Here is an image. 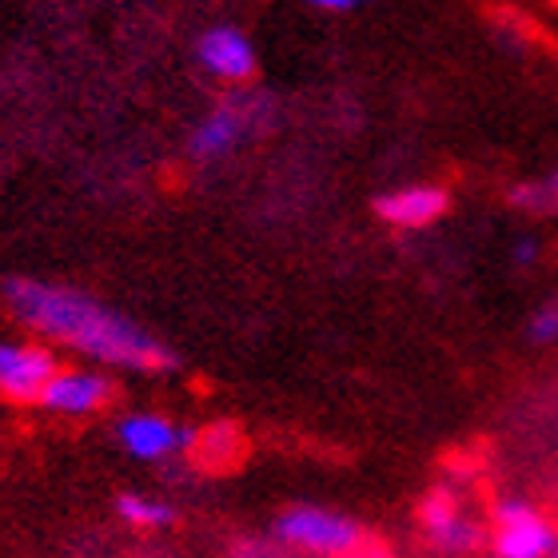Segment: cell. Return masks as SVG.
I'll list each match as a JSON object with an SVG mask.
<instances>
[{
    "label": "cell",
    "instance_id": "obj_4",
    "mask_svg": "<svg viewBox=\"0 0 558 558\" xmlns=\"http://www.w3.org/2000/svg\"><path fill=\"white\" fill-rule=\"evenodd\" d=\"M264 117H268V100L264 96H232L228 105H220L196 124L192 144H187L192 160H223V156H232Z\"/></svg>",
    "mask_w": 558,
    "mask_h": 558
},
{
    "label": "cell",
    "instance_id": "obj_8",
    "mask_svg": "<svg viewBox=\"0 0 558 558\" xmlns=\"http://www.w3.org/2000/svg\"><path fill=\"white\" fill-rule=\"evenodd\" d=\"M117 439L140 463H163L192 447V430H180L163 415H124L117 423Z\"/></svg>",
    "mask_w": 558,
    "mask_h": 558
},
{
    "label": "cell",
    "instance_id": "obj_15",
    "mask_svg": "<svg viewBox=\"0 0 558 558\" xmlns=\"http://www.w3.org/2000/svg\"><path fill=\"white\" fill-rule=\"evenodd\" d=\"M339 558H396L387 547H375V543H360L355 550H348V555H339Z\"/></svg>",
    "mask_w": 558,
    "mask_h": 558
},
{
    "label": "cell",
    "instance_id": "obj_16",
    "mask_svg": "<svg viewBox=\"0 0 558 558\" xmlns=\"http://www.w3.org/2000/svg\"><path fill=\"white\" fill-rule=\"evenodd\" d=\"M307 4H315V9H324V12H343V9H351L355 0H307Z\"/></svg>",
    "mask_w": 558,
    "mask_h": 558
},
{
    "label": "cell",
    "instance_id": "obj_11",
    "mask_svg": "<svg viewBox=\"0 0 558 558\" xmlns=\"http://www.w3.org/2000/svg\"><path fill=\"white\" fill-rule=\"evenodd\" d=\"M117 514L136 531H168V526H175L172 507L160 499H148V495H120Z\"/></svg>",
    "mask_w": 558,
    "mask_h": 558
},
{
    "label": "cell",
    "instance_id": "obj_5",
    "mask_svg": "<svg viewBox=\"0 0 558 558\" xmlns=\"http://www.w3.org/2000/svg\"><path fill=\"white\" fill-rule=\"evenodd\" d=\"M418 526L435 550L442 555H471L483 547V526L463 511L451 487H435L418 502Z\"/></svg>",
    "mask_w": 558,
    "mask_h": 558
},
{
    "label": "cell",
    "instance_id": "obj_3",
    "mask_svg": "<svg viewBox=\"0 0 558 558\" xmlns=\"http://www.w3.org/2000/svg\"><path fill=\"white\" fill-rule=\"evenodd\" d=\"M558 535L550 519L523 499H499L490 511V550L495 558H550Z\"/></svg>",
    "mask_w": 558,
    "mask_h": 558
},
{
    "label": "cell",
    "instance_id": "obj_19",
    "mask_svg": "<svg viewBox=\"0 0 558 558\" xmlns=\"http://www.w3.org/2000/svg\"><path fill=\"white\" fill-rule=\"evenodd\" d=\"M355 4H360V0H355Z\"/></svg>",
    "mask_w": 558,
    "mask_h": 558
},
{
    "label": "cell",
    "instance_id": "obj_7",
    "mask_svg": "<svg viewBox=\"0 0 558 558\" xmlns=\"http://www.w3.org/2000/svg\"><path fill=\"white\" fill-rule=\"evenodd\" d=\"M117 396L112 379L100 372H57L40 391V408L52 415H96Z\"/></svg>",
    "mask_w": 558,
    "mask_h": 558
},
{
    "label": "cell",
    "instance_id": "obj_17",
    "mask_svg": "<svg viewBox=\"0 0 558 558\" xmlns=\"http://www.w3.org/2000/svg\"><path fill=\"white\" fill-rule=\"evenodd\" d=\"M547 180H550V187H555V196H558V168H555V172L547 175Z\"/></svg>",
    "mask_w": 558,
    "mask_h": 558
},
{
    "label": "cell",
    "instance_id": "obj_9",
    "mask_svg": "<svg viewBox=\"0 0 558 558\" xmlns=\"http://www.w3.org/2000/svg\"><path fill=\"white\" fill-rule=\"evenodd\" d=\"M196 57L211 76L232 81V84L252 81V72H256V48H252V40H247L240 28H232V24H216V28H208V33L199 36Z\"/></svg>",
    "mask_w": 558,
    "mask_h": 558
},
{
    "label": "cell",
    "instance_id": "obj_1",
    "mask_svg": "<svg viewBox=\"0 0 558 558\" xmlns=\"http://www.w3.org/2000/svg\"><path fill=\"white\" fill-rule=\"evenodd\" d=\"M4 303L24 327L36 336L57 339L64 348L81 351L105 367H124V372H172L175 355L160 339L148 336L129 315L112 312L100 300L84 295L64 283H45V279H9L4 283Z\"/></svg>",
    "mask_w": 558,
    "mask_h": 558
},
{
    "label": "cell",
    "instance_id": "obj_13",
    "mask_svg": "<svg viewBox=\"0 0 558 558\" xmlns=\"http://www.w3.org/2000/svg\"><path fill=\"white\" fill-rule=\"evenodd\" d=\"M526 336H531V343H558V300L543 303L531 319H526Z\"/></svg>",
    "mask_w": 558,
    "mask_h": 558
},
{
    "label": "cell",
    "instance_id": "obj_18",
    "mask_svg": "<svg viewBox=\"0 0 558 558\" xmlns=\"http://www.w3.org/2000/svg\"><path fill=\"white\" fill-rule=\"evenodd\" d=\"M550 558H558V543H555V550H550Z\"/></svg>",
    "mask_w": 558,
    "mask_h": 558
},
{
    "label": "cell",
    "instance_id": "obj_12",
    "mask_svg": "<svg viewBox=\"0 0 558 558\" xmlns=\"http://www.w3.org/2000/svg\"><path fill=\"white\" fill-rule=\"evenodd\" d=\"M511 204L519 211H531V216H550V211H558V196H555V187H550V180H526V184H514Z\"/></svg>",
    "mask_w": 558,
    "mask_h": 558
},
{
    "label": "cell",
    "instance_id": "obj_6",
    "mask_svg": "<svg viewBox=\"0 0 558 558\" xmlns=\"http://www.w3.org/2000/svg\"><path fill=\"white\" fill-rule=\"evenodd\" d=\"M57 372V355L40 343H0V396L12 403H40Z\"/></svg>",
    "mask_w": 558,
    "mask_h": 558
},
{
    "label": "cell",
    "instance_id": "obj_2",
    "mask_svg": "<svg viewBox=\"0 0 558 558\" xmlns=\"http://www.w3.org/2000/svg\"><path fill=\"white\" fill-rule=\"evenodd\" d=\"M276 538L283 547L300 550V555L339 558L367 543L363 526L355 519H343L324 507H291L276 519Z\"/></svg>",
    "mask_w": 558,
    "mask_h": 558
},
{
    "label": "cell",
    "instance_id": "obj_14",
    "mask_svg": "<svg viewBox=\"0 0 558 558\" xmlns=\"http://www.w3.org/2000/svg\"><path fill=\"white\" fill-rule=\"evenodd\" d=\"M511 259H514V264H519V268H531V264H535V259H538V240H531V235H523V240H519V244L511 247Z\"/></svg>",
    "mask_w": 558,
    "mask_h": 558
},
{
    "label": "cell",
    "instance_id": "obj_10",
    "mask_svg": "<svg viewBox=\"0 0 558 558\" xmlns=\"http://www.w3.org/2000/svg\"><path fill=\"white\" fill-rule=\"evenodd\" d=\"M375 211H379V220H387L391 228H427L435 223L447 211V192L435 184H411V187H396V192H387V196L375 199Z\"/></svg>",
    "mask_w": 558,
    "mask_h": 558
}]
</instances>
